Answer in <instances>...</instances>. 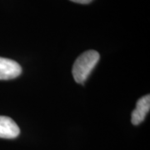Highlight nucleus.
I'll list each match as a JSON object with an SVG mask.
<instances>
[{"mask_svg":"<svg viewBox=\"0 0 150 150\" xmlns=\"http://www.w3.org/2000/svg\"><path fill=\"white\" fill-rule=\"evenodd\" d=\"M99 54L95 50H88L76 59L73 66V76L78 83H83L99 60Z\"/></svg>","mask_w":150,"mask_h":150,"instance_id":"obj_1","label":"nucleus"},{"mask_svg":"<svg viewBox=\"0 0 150 150\" xmlns=\"http://www.w3.org/2000/svg\"><path fill=\"white\" fill-rule=\"evenodd\" d=\"M21 73V66L16 61L0 57V80L13 79Z\"/></svg>","mask_w":150,"mask_h":150,"instance_id":"obj_2","label":"nucleus"},{"mask_svg":"<svg viewBox=\"0 0 150 150\" xmlns=\"http://www.w3.org/2000/svg\"><path fill=\"white\" fill-rule=\"evenodd\" d=\"M150 109V96L145 95L138 100L136 108L132 112L131 122L134 125H138L144 120L147 113Z\"/></svg>","mask_w":150,"mask_h":150,"instance_id":"obj_3","label":"nucleus"},{"mask_svg":"<svg viewBox=\"0 0 150 150\" xmlns=\"http://www.w3.org/2000/svg\"><path fill=\"white\" fill-rule=\"evenodd\" d=\"M20 129L17 123L7 116H0V138L14 139L18 136Z\"/></svg>","mask_w":150,"mask_h":150,"instance_id":"obj_4","label":"nucleus"},{"mask_svg":"<svg viewBox=\"0 0 150 150\" xmlns=\"http://www.w3.org/2000/svg\"><path fill=\"white\" fill-rule=\"evenodd\" d=\"M70 1L78 3V4H87L91 3L93 0H70Z\"/></svg>","mask_w":150,"mask_h":150,"instance_id":"obj_5","label":"nucleus"}]
</instances>
